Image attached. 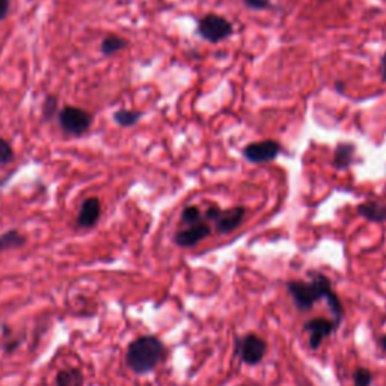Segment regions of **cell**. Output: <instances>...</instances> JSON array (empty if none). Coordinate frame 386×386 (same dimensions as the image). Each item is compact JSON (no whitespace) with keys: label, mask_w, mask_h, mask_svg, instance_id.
<instances>
[{"label":"cell","mask_w":386,"mask_h":386,"mask_svg":"<svg viewBox=\"0 0 386 386\" xmlns=\"http://www.w3.org/2000/svg\"><path fill=\"white\" fill-rule=\"evenodd\" d=\"M165 344L154 335H142L136 338L127 347L126 364L138 376H144L156 370L165 359Z\"/></svg>","instance_id":"6da1fadb"},{"label":"cell","mask_w":386,"mask_h":386,"mask_svg":"<svg viewBox=\"0 0 386 386\" xmlns=\"http://www.w3.org/2000/svg\"><path fill=\"white\" fill-rule=\"evenodd\" d=\"M312 276L311 282H305V281H291L288 282V293L293 298L294 305L299 311H310L312 310V306L315 302H319L320 299H324L326 293L329 290H332V283L329 281L327 276L323 274H317V271H311L310 274Z\"/></svg>","instance_id":"7a4b0ae2"},{"label":"cell","mask_w":386,"mask_h":386,"mask_svg":"<svg viewBox=\"0 0 386 386\" xmlns=\"http://www.w3.org/2000/svg\"><path fill=\"white\" fill-rule=\"evenodd\" d=\"M93 115L82 107L65 106L58 112V124L64 133L81 138L93 126Z\"/></svg>","instance_id":"3957f363"},{"label":"cell","mask_w":386,"mask_h":386,"mask_svg":"<svg viewBox=\"0 0 386 386\" xmlns=\"http://www.w3.org/2000/svg\"><path fill=\"white\" fill-rule=\"evenodd\" d=\"M267 351V344L263 338H259L255 334H247L243 338H238L235 341V355L240 356V359L246 365L255 367L261 361L264 359Z\"/></svg>","instance_id":"277c9868"},{"label":"cell","mask_w":386,"mask_h":386,"mask_svg":"<svg viewBox=\"0 0 386 386\" xmlns=\"http://www.w3.org/2000/svg\"><path fill=\"white\" fill-rule=\"evenodd\" d=\"M233 25L231 23L216 14H209L199 20L198 25V35L209 42H219L233 35Z\"/></svg>","instance_id":"5b68a950"},{"label":"cell","mask_w":386,"mask_h":386,"mask_svg":"<svg viewBox=\"0 0 386 386\" xmlns=\"http://www.w3.org/2000/svg\"><path fill=\"white\" fill-rule=\"evenodd\" d=\"M281 153V145L276 141H263L249 144L243 148V156L252 163H267L275 160L278 154Z\"/></svg>","instance_id":"8992f818"},{"label":"cell","mask_w":386,"mask_h":386,"mask_svg":"<svg viewBox=\"0 0 386 386\" xmlns=\"http://www.w3.org/2000/svg\"><path fill=\"white\" fill-rule=\"evenodd\" d=\"M337 329L338 326L335 324L334 320H327L323 319V317H317V319L306 322L305 331L310 332V347L312 350L319 349L323 343V339L329 335H332Z\"/></svg>","instance_id":"52a82bcc"},{"label":"cell","mask_w":386,"mask_h":386,"mask_svg":"<svg viewBox=\"0 0 386 386\" xmlns=\"http://www.w3.org/2000/svg\"><path fill=\"white\" fill-rule=\"evenodd\" d=\"M100 218H101V202L98 198L90 197L82 202L76 223L78 228L89 230V228H94V226L98 223Z\"/></svg>","instance_id":"ba28073f"},{"label":"cell","mask_w":386,"mask_h":386,"mask_svg":"<svg viewBox=\"0 0 386 386\" xmlns=\"http://www.w3.org/2000/svg\"><path fill=\"white\" fill-rule=\"evenodd\" d=\"M211 234V228L207 223H197L192 225L189 228L178 231L174 237V242L180 247H192L202 242L204 238H207Z\"/></svg>","instance_id":"9c48e42d"},{"label":"cell","mask_w":386,"mask_h":386,"mask_svg":"<svg viewBox=\"0 0 386 386\" xmlns=\"http://www.w3.org/2000/svg\"><path fill=\"white\" fill-rule=\"evenodd\" d=\"M246 210L243 207H234L221 213L219 219L216 221V231L219 234H230L240 226L245 219Z\"/></svg>","instance_id":"30bf717a"},{"label":"cell","mask_w":386,"mask_h":386,"mask_svg":"<svg viewBox=\"0 0 386 386\" xmlns=\"http://www.w3.org/2000/svg\"><path fill=\"white\" fill-rule=\"evenodd\" d=\"M358 214L368 222H386V201H365L364 204L358 206Z\"/></svg>","instance_id":"8fae6325"},{"label":"cell","mask_w":386,"mask_h":386,"mask_svg":"<svg viewBox=\"0 0 386 386\" xmlns=\"http://www.w3.org/2000/svg\"><path fill=\"white\" fill-rule=\"evenodd\" d=\"M353 157H355L353 144H339L334 151L332 165L337 169H347L351 163H353Z\"/></svg>","instance_id":"7c38bea8"},{"label":"cell","mask_w":386,"mask_h":386,"mask_svg":"<svg viewBox=\"0 0 386 386\" xmlns=\"http://www.w3.org/2000/svg\"><path fill=\"white\" fill-rule=\"evenodd\" d=\"M26 242H28L26 235H23L17 230H9V231H6V233H4L2 235H0V254L25 246Z\"/></svg>","instance_id":"4fadbf2b"},{"label":"cell","mask_w":386,"mask_h":386,"mask_svg":"<svg viewBox=\"0 0 386 386\" xmlns=\"http://www.w3.org/2000/svg\"><path fill=\"white\" fill-rule=\"evenodd\" d=\"M85 378L78 368L61 370L56 374V386H83Z\"/></svg>","instance_id":"5bb4252c"},{"label":"cell","mask_w":386,"mask_h":386,"mask_svg":"<svg viewBox=\"0 0 386 386\" xmlns=\"http://www.w3.org/2000/svg\"><path fill=\"white\" fill-rule=\"evenodd\" d=\"M129 47V41L119 35H109L103 41H101V53L105 56H112L118 52L126 50Z\"/></svg>","instance_id":"9a60e30c"},{"label":"cell","mask_w":386,"mask_h":386,"mask_svg":"<svg viewBox=\"0 0 386 386\" xmlns=\"http://www.w3.org/2000/svg\"><path fill=\"white\" fill-rule=\"evenodd\" d=\"M142 118V112L130 110V109H119L113 113V121H115L119 127H133Z\"/></svg>","instance_id":"2e32d148"},{"label":"cell","mask_w":386,"mask_h":386,"mask_svg":"<svg viewBox=\"0 0 386 386\" xmlns=\"http://www.w3.org/2000/svg\"><path fill=\"white\" fill-rule=\"evenodd\" d=\"M14 150L13 145H11L5 138H0V166H6L14 162Z\"/></svg>","instance_id":"e0dca14e"},{"label":"cell","mask_w":386,"mask_h":386,"mask_svg":"<svg viewBox=\"0 0 386 386\" xmlns=\"http://www.w3.org/2000/svg\"><path fill=\"white\" fill-rule=\"evenodd\" d=\"M58 98L54 95H47L42 103V118L52 119L54 115H58Z\"/></svg>","instance_id":"ac0fdd59"},{"label":"cell","mask_w":386,"mask_h":386,"mask_svg":"<svg viewBox=\"0 0 386 386\" xmlns=\"http://www.w3.org/2000/svg\"><path fill=\"white\" fill-rule=\"evenodd\" d=\"M201 219H202L201 210L195 206H189L183 210V213H181V221H183V223H186L187 226L201 223Z\"/></svg>","instance_id":"d6986e66"},{"label":"cell","mask_w":386,"mask_h":386,"mask_svg":"<svg viewBox=\"0 0 386 386\" xmlns=\"http://www.w3.org/2000/svg\"><path fill=\"white\" fill-rule=\"evenodd\" d=\"M373 374L367 368H358L353 373V385L355 386H371Z\"/></svg>","instance_id":"ffe728a7"},{"label":"cell","mask_w":386,"mask_h":386,"mask_svg":"<svg viewBox=\"0 0 386 386\" xmlns=\"http://www.w3.org/2000/svg\"><path fill=\"white\" fill-rule=\"evenodd\" d=\"M243 4L247 6V8H251V9H269L271 8L270 2L269 0H243Z\"/></svg>","instance_id":"44dd1931"},{"label":"cell","mask_w":386,"mask_h":386,"mask_svg":"<svg viewBox=\"0 0 386 386\" xmlns=\"http://www.w3.org/2000/svg\"><path fill=\"white\" fill-rule=\"evenodd\" d=\"M221 213H222V210H221L219 207L211 206V207H210V209L206 211V219H207V221H213V222H216V221L219 219Z\"/></svg>","instance_id":"7402d4cb"},{"label":"cell","mask_w":386,"mask_h":386,"mask_svg":"<svg viewBox=\"0 0 386 386\" xmlns=\"http://www.w3.org/2000/svg\"><path fill=\"white\" fill-rule=\"evenodd\" d=\"M11 11V0H0V21H4Z\"/></svg>","instance_id":"603a6c76"},{"label":"cell","mask_w":386,"mask_h":386,"mask_svg":"<svg viewBox=\"0 0 386 386\" xmlns=\"http://www.w3.org/2000/svg\"><path fill=\"white\" fill-rule=\"evenodd\" d=\"M380 71H382L383 82H386V53L382 56V59H380Z\"/></svg>","instance_id":"cb8c5ba5"},{"label":"cell","mask_w":386,"mask_h":386,"mask_svg":"<svg viewBox=\"0 0 386 386\" xmlns=\"http://www.w3.org/2000/svg\"><path fill=\"white\" fill-rule=\"evenodd\" d=\"M379 344H380V347L386 351V335H382V337L379 338Z\"/></svg>","instance_id":"d4e9b609"},{"label":"cell","mask_w":386,"mask_h":386,"mask_svg":"<svg viewBox=\"0 0 386 386\" xmlns=\"http://www.w3.org/2000/svg\"><path fill=\"white\" fill-rule=\"evenodd\" d=\"M337 89L339 90V93H341V89H343V83H337Z\"/></svg>","instance_id":"484cf974"},{"label":"cell","mask_w":386,"mask_h":386,"mask_svg":"<svg viewBox=\"0 0 386 386\" xmlns=\"http://www.w3.org/2000/svg\"><path fill=\"white\" fill-rule=\"evenodd\" d=\"M320 2H326V0H320Z\"/></svg>","instance_id":"4316f807"},{"label":"cell","mask_w":386,"mask_h":386,"mask_svg":"<svg viewBox=\"0 0 386 386\" xmlns=\"http://www.w3.org/2000/svg\"><path fill=\"white\" fill-rule=\"evenodd\" d=\"M240 386H246V385H240Z\"/></svg>","instance_id":"83f0119b"}]
</instances>
